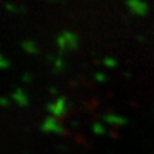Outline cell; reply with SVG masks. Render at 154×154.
I'll return each mask as SVG.
<instances>
[{"label": "cell", "mask_w": 154, "mask_h": 154, "mask_svg": "<svg viewBox=\"0 0 154 154\" xmlns=\"http://www.w3.org/2000/svg\"><path fill=\"white\" fill-rule=\"evenodd\" d=\"M51 92L52 94H56V89H51Z\"/></svg>", "instance_id": "obj_15"}, {"label": "cell", "mask_w": 154, "mask_h": 154, "mask_svg": "<svg viewBox=\"0 0 154 154\" xmlns=\"http://www.w3.org/2000/svg\"><path fill=\"white\" fill-rule=\"evenodd\" d=\"M48 110L50 112L51 117H55V118L63 117L66 110H67V101H66V98L64 97L57 98L54 103H50L48 106Z\"/></svg>", "instance_id": "obj_2"}, {"label": "cell", "mask_w": 154, "mask_h": 154, "mask_svg": "<svg viewBox=\"0 0 154 154\" xmlns=\"http://www.w3.org/2000/svg\"><path fill=\"white\" fill-rule=\"evenodd\" d=\"M6 9H8L9 11H16V9H15V6H14V5H9V4L6 5Z\"/></svg>", "instance_id": "obj_14"}, {"label": "cell", "mask_w": 154, "mask_h": 154, "mask_svg": "<svg viewBox=\"0 0 154 154\" xmlns=\"http://www.w3.org/2000/svg\"><path fill=\"white\" fill-rule=\"evenodd\" d=\"M10 104V101L6 97H0V107H8Z\"/></svg>", "instance_id": "obj_10"}, {"label": "cell", "mask_w": 154, "mask_h": 154, "mask_svg": "<svg viewBox=\"0 0 154 154\" xmlns=\"http://www.w3.org/2000/svg\"><path fill=\"white\" fill-rule=\"evenodd\" d=\"M12 100L21 107H26L28 104V96L26 95V92L21 89H16L15 92L12 94Z\"/></svg>", "instance_id": "obj_4"}, {"label": "cell", "mask_w": 154, "mask_h": 154, "mask_svg": "<svg viewBox=\"0 0 154 154\" xmlns=\"http://www.w3.org/2000/svg\"><path fill=\"white\" fill-rule=\"evenodd\" d=\"M42 130L44 132H51V134H57V135H62L64 134L63 128L58 124L57 118L55 117H49L44 120L43 125H42Z\"/></svg>", "instance_id": "obj_3"}, {"label": "cell", "mask_w": 154, "mask_h": 154, "mask_svg": "<svg viewBox=\"0 0 154 154\" xmlns=\"http://www.w3.org/2000/svg\"><path fill=\"white\" fill-rule=\"evenodd\" d=\"M54 66H55L56 70H62L63 69V61L61 58H56L55 62H54Z\"/></svg>", "instance_id": "obj_9"}, {"label": "cell", "mask_w": 154, "mask_h": 154, "mask_svg": "<svg viewBox=\"0 0 154 154\" xmlns=\"http://www.w3.org/2000/svg\"><path fill=\"white\" fill-rule=\"evenodd\" d=\"M96 79H97L98 82H104L106 78H104V75H103V74H97V75H96Z\"/></svg>", "instance_id": "obj_12"}, {"label": "cell", "mask_w": 154, "mask_h": 154, "mask_svg": "<svg viewBox=\"0 0 154 154\" xmlns=\"http://www.w3.org/2000/svg\"><path fill=\"white\" fill-rule=\"evenodd\" d=\"M22 48H23V50H24L26 52H28V54L35 55V54L38 52V48H36L35 43H33V42H24V43L22 44Z\"/></svg>", "instance_id": "obj_5"}, {"label": "cell", "mask_w": 154, "mask_h": 154, "mask_svg": "<svg viewBox=\"0 0 154 154\" xmlns=\"http://www.w3.org/2000/svg\"><path fill=\"white\" fill-rule=\"evenodd\" d=\"M57 45L61 51L64 50H74L78 46V38L70 32H64L62 35L57 38Z\"/></svg>", "instance_id": "obj_1"}, {"label": "cell", "mask_w": 154, "mask_h": 154, "mask_svg": "<svg viewBox=\"0 0 154 154\" xmlns=\"http://www.w3.org/2000/svg\"><path fill=\"white\" fill-rule=\"evenodd\" d=\"M30 79H32V76H30L29 74H24V75H23V80H24L26 83H28V82H30Z\"/></svg>", "instance_id": "obj_13"}, {"label": "cell", "mask_w": 154, "mask_h": 154, "mask_svg": "<svg viewBox=\"0 0 154 154\" xmlns=\"http://www.w3.org/2000/svg\"><path fill=\"white\" fill-rule=\"evenodd\" d=\"M106 122L110 123V124H123L124 120L119 117H115V115H107L106 117Z\"/></svg>", "instance_id": "obj_6"}, {"label": "cell", "mask_w": 154, "mask_h": 154, "mask_svg": "<svg viewBox=\"0 0 154 154\" xmlns=\"http://www.w3.org/2000/svg\"><path fill=\"white\" fill-rule=\"evenodd\" d=\"M94 132L97 134V135H102V134L104 132V128H103L101 124L95 123V124H94Z\"/></svg>", "instance_id": "obj_8"}, {"label": "cell", "mask_w": 154, "mask_h": 154, "mask_svg": "<svg viewBox=\"0 0 154 154\" xmlns=\"http://www.w3.org/2000/svg\"><path fill=\"white\" fill-rule=\"evenodd\" d=\"M8 67H10L9 60H6L2 54H0V69H5V68H8Z\"/></svg>", "instance_id": "obj_7"}, {"label": "cell", "mask_w": 154, "mask_h": 154, "mask_svg": "<svg viewBox=\"0 0 154 154\" xmlns=\"http://www.w3.org/2000/svg\"><path fill=\"white\" fill-rule=\"evenodd\" d=\"M104 63H106V66H109V67H114L115 64H117V63H115V61H114V60H110V58L106 60V61H104Z\"/></svg>", "instance_id": "obj_11"}]
</instances>
